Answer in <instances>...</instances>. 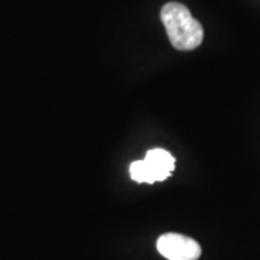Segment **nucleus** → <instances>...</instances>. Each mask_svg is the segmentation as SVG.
I'll return each mask as SVG.
<instances>
[{"label":"nucleus","instance_id":"obj_4","mask_svg":"<svg viewBox=\"0 0 260 260\" xmlns=\"http://www.w3.org/2000/svg\"><path fill=\"white\" fill-rule=\"evenodd\" d=\"M130 178L136 182H145V184H153L156 182L152 169L149 168L145 159L142 160H135L130 165Z\"/></svg>","mask_w":260,"mask_h":260},{"label":"nucleus","instance_id":"obj_3","mask_svg":"<svg viewBox=\"0 0 260 260\" xmlns=\"http://www.w3.org/2000/svg\"><path fill=\"white\" fill-rule=\"evenodd\" d=\"M145 160L152 169L156 182L165 181L174 172V168H175V159L165 149H150L145 156Z\"/></svg>","mask_w":260,"mask_h":260},{"label":"nucleus","instance_id":"obj_1","mask_svg":"<svg viewBox=\"0 0 260 260\" xmlns=\"http://www.w3.org/2000/svg\"><path fill=\"white\" fill-rule=\"evenodd\" d=\"M160 19L172 47L179 51H191L201 45L204 39L203 26L192 18L186 6L177 2L167 3L160 10Z\"/></svg>","mask_w":260,"mask_h":260},{"label":"nucleus","instance_id":"obj_2","mask_svg":"<svg viewBox=\"0 0 260 260\" xmlns=\"http://www.w3.org/2000/svg\"><path fill=\"white\" fill-rule=\"evenodd\" d=\"M158 251L168 260H198L201 256V246L194 239L178 234H162L156 242Z\"/></svg>","mask_w":260,"mask_h":260}]
</instances>
